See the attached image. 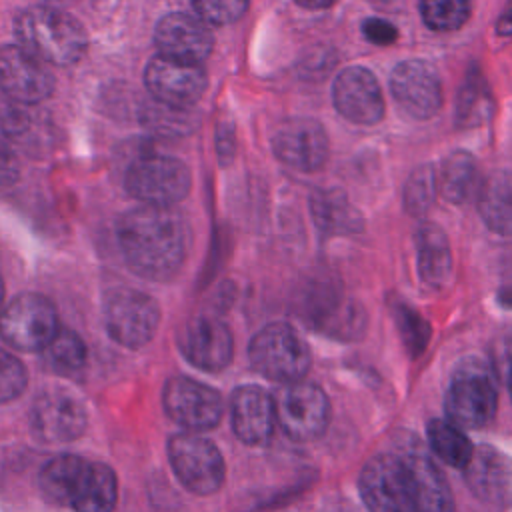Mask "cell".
<instances>
[{
	"instance_id": "10",
	"label": "cell",
	"mask_w": 512,
	"mask_h": 512,
	"mask_svg": "<svg viewBox=\"0 0 512 512\" xmlns=\"http://www.w3.org/2000/svg\"><path fill=\"white\" fill-rule=\"evenodd\" d=\"M160 324V306L146 292L118 288L104 302V326L110 338L126 348H140L152 340Z\"/></svg>"
},
{
	"instance_id": "29",
	"label": "cell",
	"mask_w": 512,
	"mask_h": 512,
	"mask_svg": "<svg viewBox=\"0 0 512 512\" xmlns=\"http://www.w3.org/2000/svg\"><path fill=\"white\" fill-rule=\"evenodd\" d=\"M428 442L432 452L448 466L464 470L472 456H474V446L470 438L462 432L460 426L452 424L450 420H432L428 424Z\"/></svg>"
},
{
	"instance_id": "12",
	"label": "cell",
	"mask_w": 512,
	"mask_h": 512,
	"mask_svg": "<svg viewBox=\"0 0 512 512\" xmlns=\"http://www.w3.org/2000/svg\"><path fill=\"white\" fill-rule=\"evenodd\" d=\"M144 84L158 102L172 108H188L204 96L208 76L200 64L158 54L146 66Z\"/></svg>"
},
{
	"instance_id": "38",
	"label": "cell",
	"mask_w": 512,
	"mask_h": 512,
	"mask_svg": "<svg viewBox=\"0 0 512 512\" xmlns=\"http://www.w3.org/2000/svg\"><path fill=\"white\" fill-rule=\"evenodd\" d=\"M362 30H364V36L374 44H390L398 36V30L390 22L380 18H368Z\"/></svg>"
},
{
	"instance_id": "21",
	"label": "cell",
	"mask_w": 512,
	"mask_h": 512,
	"mask_svg": "<svg viewBox=\"0 0 512 512\" xmlns=\"http://www.w3.org/2000/svg\"><path fill=\"white\" fill-rule=\"evenodd\" d=\"M230 414L236 436L246 444H264L274 432V400L262 388H236L230 398Z\"/></svg>"
},
{
	"instance_id": "41",
	"label": "cell",
	"mask_w": 512,
	"mask_h": 512,
	"mask_svg": "<svg viewBox=\"0 0 512 512\" xmlns=\"http://www.w3.org/2000/svg\"><path fill=\"white\" fill-rule=\"evenodd\" d=\"M2 300H4V282L0 278V306H2Z\"/></svg>"
},
{
	"instance_id": "32",
	"label": "cell",
	"mask_w": 512,
	"mask_h": 512,
	"mask_svg": "<svg viewBox=\"0 0 512 512\" xmlns=\"http://www.w3.org/2000/svg\"><path fill=\"white\" fill-rule=\"evenodd\" d=\"M48 362L58 370H80L86 364L88 350L84 340L68 328H60L54 340L46 346Z\"/></svg>"
},
{
	"instance_id": "33",
	"label": "cell",
	"mask_w": 512,
	"mask_h": 512,
	"mask_svg": "<svg viewBox=\"0 0 512 512\" xmlns=\"http://www.w3.org/2000/svg\"><path fill=\"white\" fill-rule=\"evenodd\" d=\"M436 170L422 166L416 168L404 188V204L412 214H424L436 196Z\"/></svg>"
},
{
	"instance_id": "6",
	"label": "cell",
	"mask_w": 512,
	"mask_h": 512,
	"mask_svg": "<svg viewBox=\"0 0 512 512\" xmlns=\"http://www.w3.org/2000/svg\"><path fill=\"white\" fill-rule=\"evenodd\" d=\"M58 330L56 308L46 296L18 294L0 310V338L16 350H46Z\"/></svg>"
},
{
	"instance_id": "17",
	"label": "cell",
	"mask_w": 512,
	"mask_h": 512,
	"mask_svg": "<svg viewBox=\"0 0 512 512\" xmlns=\"http://www.w3.org/2000/svg\"><path fill=\"white\" fill-rule=\"evenodd\" d=\"M336 110L350 122L376 124L384 114V98L376 76L362 66L344 68L332 86Z\"/></svg>"
},
{
	"instance_id": "36",
	"label": "cell",
	"mask_w": 512,
	"mask_h": 512,
	"mask_svg": "<svg viewBox=\"0 0 512 512\" xmlns=\"http://www.w3.org/2000/svg\"><path fill=\"white\" fill-rule=\"evenodd\" d=\"M396 320H398V328L402 334V340L406 344V348L412 354H418L424 350L428 336H430V328L428 324L420 318V314H416L414 310H410L408 306H398L396 308Z\"/></svg>"
},
{
	"instance_id": "42",
	"label": "cell",
	"mask_w": 512,
	"mask_h": 512,
	"mask_svg": "<svg viewBox=\"0 0 512 512\" xmlns=\"http://www.w3.org/2000/svg\"><path fill=\"white\" fill-rule=\"evenodd\" d=\"M48 2H52V4H50V6H56V4H58V2H66V0H48Z\"/></svg>"
},
{
	"instance_id": "34",
	"label": "cell",
	"mask_w": 512,
	"mask_h": 512,
	"mask_svg": "<svg viewBox=\"0 0 512 512\" xmlns=\"http://www.w3.org/2000/svg\"><path fill=\"white\" fill-rule=\"evenodd\" d=\"M196 16L206 24L226 26L244 16L248 0H190Z\"/></svg>"
},
{
	"instance_id": "24",
	"label": "cell",
	"mask_w": 512,
	"mask_h": 512,
	"mask_svg": "<svg viewBox=\"0 0 512 512\" xmlns=\"http://www.w3.org/2000/svg\"><path fill=\"white\" fill-rule=\"evenodd\" d=\"M482 182L476 158L464 150L448 154L436 170V186L440 194L456 204L478 196Z\"/></svg>"
},
{
	"instance_id": "4",
	"label": "cell",
	"mask_w": 512,
	"mask_h": 512,
	"mask_svg": "<svg viewBox=\"0 0 512 512\" xmlns=\"http://www.w3.org/2000/svg\"><path fill=\"white\" fill-rule=\"evenodd\" d=\"M248 356L262 376L282 384L302 380L310 368L308 344L284 322L264 326L252 338Z\"/></svg>"
},
{
	"instance_id": "13",
	"label": "cell",
	"mask_w": 512,
	"mask_h": 512,
	"mask_svg": "<svg viewBox=\"0 0 512 512\" xmlns=\"http://www.w3.org/2000/svg\"><path fill=\"white\" fill-rule=\"evenodd\" d=\"M54 78L46 64L20 44L0 48V90L18 104H38L52 94Z\"/></svg>"
},
{
	"instance_id": "23",
	"label": "cell",
	"mask_w": 512,
	"mask_h": 512,
	"mask_svg": "<svg viewBox=\"0 0 512 512\" xmlns=\"http://www.w3.org/2000/svg\"><path fill=\"white\" fill-rule=\"evenodd\" d=\"M118 500V480L110 466L86 462L74 488L70 508L74 512H112Z\"/></svg>"
},
{
	"instance_id": "14",
	"label": "cell",
	"mask_w": 512,
	"mask_h": 512,
	"mask_svg": "<svg viewBox=\"0 0 512 512\" xmlns=\"http://www.w3.org/2000/svg\"><path fill=\"white\" fill-rule=\"evenodd\" d=\"M394 100L418 120L434 116L442 106V86L436 70L424 60H404L390 76Z\"/></svg>"
},
{
	"instance_id": "25",
	"label": "cell",
	"mask_w": 512,
	"mask_h": 512,
	"mask_svg": "<svg viewBox=\"0 0 512 512\" xmlns=\"http://www.w3.org/2000/svg\"><path fill=\"white\" fill-rule=\"evenodd\" d=\"M482 220L498 234L512 236V172L500 170L488 176L478 192Z\"/></svg>"
},
{
	"instance_id": "7",
	"label": "cell",
	"mask_w": 512,
	"mask_h": 512,
	"mask_svg": "<svg viewBox=\"0 0 512 512\" xmlns=\"http://www.w3.org/2000/svg\"><path fill=\"white\" fill-rule=\"evenodd\" d=\"M168 458L186 490L208 496L220 490L226 466L220 450L198 432H178L168 440Z\"/></svg>"
},
{
	"instance_id": "37",
	"label": "cell",
	"mask_w": 512,
	"mask_h": 512,
	"mask_svg": "<svg viewBox=\"0 0 512 512\" xmlns=\"http://www.w3.org/2000/svg\"><path fill=\"white\" fill-rule=\"evenodd\" d=\"M20 176V164L10 144L0 138V188L12 186Z\"/></svg>"
},
{
	"instance_id": "19",
	"label": "cell",
	"mask_w": 512,
	"mask_h": 512,
	"mask_svg": "<svg viewBox=\"0 0 512 512\" xmlns=\"http://www.w3.org/2000/svg\"><path fill=\"white\" fill-rule=\"evenodd\" d=\"M180 350L184 358L200 370L220 372L232 360V334L228 326L212 316L190 320L180 334Z\"/></svg>"
},
{
	"instance_id": "3",
	"label": "cell",
	"mask_w": 512,
	"mask_h": 512,
	"mask_svg": "<svg viewBox=\"0 0 512 512\" xmlns=\"http://www.w3.org/2000/svg\"><path fill=\"white\" fill-rule=\"evenodd\" d=\"M498 408L492 368L480 358H466L452 374L444 400L448 420L460 428L486 426Z\"/></svg>"
},
{
	"instance_id": "11",
	"label": "cell",
	"mask_w": 512,
	"mask_h": 512,
	"mask_svg": "<svg viewBox=\"0 0 512 512\" xmlns=\"http://www.w3.org/2000/svg\"><path fill=\"white\" fill-rule=\"evenodd\" d=\"M162 404L166 414L188 432L210 430L224 414L220 392L188 376H174L166 382Z\"/></svg>"
},
{
	"instance_id": "31",
	"label": "cell",
	"mask_w": 512,
	"mask_h": 512,
	"mask_svg": "<svg viewBox=\"0 0 512 512\" xmlns=\"http://www.w3.org/2000/svg\"><path fill=\"white\" fill-rule=\"evenodd\" d=\"M422 20L436 32L460 28L470 14V0H418Z\"/></svg>"
},
{
	"instance_id": "8",
	"label": "cell",
	"mask_w": 512,
	"mask_h": 512,
	"mask_svg": "<svg viewBox=\"0 0 512 512\" xmlns=\"http://www.w3.org/2000/svg\"><path fill=\"white\" fill-rule=\"evenodd\" d=\"M276 424L296 442H310L324 434L330 422V402L324 390L308 382L282 384L272 396Z\"/></svg>"
},
{
	"instance_id": "18",
	"label": "cell",
	"mask_w": 512,
	"mask_h": 512,
	"mask_svg": "<svg viewBox=\"0 0 512 512\" xmlns=\"http://www.w3.org/2000/svg\"><path fill=\"white\" fill-rule=\"evenodd\" d=\"M86 420V410L80 400L62 390H50L38 396L30 412L34 434L50 444L78 438L86 428Z\"/></svg>"
},
{
	"instance_id": "39",
	"label": "cell",
	"mask_w": 512,
	"mask_h": 512,
	"mask_svg": "<svg viewBox=\"0 0 512 512\" xmlns=\"http://www.w3.org/2000/svg\"><path fill=\"white\" fill-rule=\"evenodd\" d=\"M300 6L310 8V10H320V8H328L334 0H296Z\"/></svg>"
},
{
	"instance_id": "28",
	"label": "cell",
	"mask_w": 512,
	"mask_h": 512,
	"mask_svg": "<svg viewBox=\"0 0 512 512\" xmlns=\"http://www.w3.org/2000/svg\"><path fill=\"white\" fill-rule=\"evenodd\" d=\"M312 214L320 230L330 234L354 232L360 228L362 220L354 206L340 190H320L312 196Z\"/></svg>"
},
{
	"instance_id": "16",
	"label": "cell",
	"mask_w": 512,
	"mask_h": 512,
	"mask_svg": "<svg viewBox=\"0 0 512 512\" xmlns=\"http://www.w3.org/2000/svg\"><path fill=\"white\" fill-rule=\"evenodd\" d=\"M154 44L160 56L200 64L214 46L206 22L186 12H170L154 28Z\"/></svg>"
},
{
	"instance_id": "5",
	"label": "cell",
	"mask_w": 512,
	"mask_h": 512,
	"mask_svg": "<svg viewBox=\"0 0 512 512\" xmlns=\"http://www.w3.org/2000/svg\"><path fill=\"white\" fill-rule=\"evenodd\" d=\"M126 190L148 206H174L192 188L190 168L166 154H146L136 158L124 176Z\"/></svg>"
},
{
	"instance_id": "30",
	"label": "cell",
	"mask_w": 512,
	"mask_h": 512,
	"mask_svg": "<svg viewBox=\"0 0 512 512\" xmlns=\"http://www.w3.org/2000/svg\"><path fill=\"white\" fill-rule=\"evenodd\" d=\"M492 112L490 90L478 72H470L460 88L456 102V118L462 126H474L486 120Z\"/></svg>"
},
{
	"instance_id": "20",
	"label": "cell",
	"mask_w": 512,
	"mask_h": 512,
	"mask_svg": "<svg viewBox=\"0 0 512 512\" xmlns=\"http://www.w3.org/2000/svg\"><path fill=\"white\" fill-rule=\"evenodd\" d=\"M464 474L480 500L500 508L512 506V458L508 454L492 446H480Z\"/></svg>"
},
{
	"instance_id": "9",
	"label": "cell",
	"mask_w": 512,
	"mask_h": 512,
	"mask_svg": "<svg viewBox=\"0 0 512 512\" xmlns=\"http://www.w3.org/2000/svg\"><path fill=\"white\" fill-rule=\"evenodd\" d=\"M358 488L370 512H416L410 472L400 456L370 458L360 472Z\"/></svg>"
},
{
	"instance_id": "15",
	"label": "cell",
	"mask_w": 512,
	"mask_h": 512,
	"mask_svg": "<svg viewBox=\"0 0 512 512\" xmlns=\"http://www.w3.org/2000/svg\"><path fill=\"white\" fill-rule=\"evenodd\" d=\"M272 148L276 158L286 166L312 172L328 158V136L320 122L312 118H292L276 128Z\"/></svg>"
},
{
	"instance_id": "22",
	"label": "cell",
	"mask_w": 512,
	"mask_h": 512,
	"mask_svg": "<svg viewBox=\"0 0 512 512\" xmlns=\"http://www.w3.org/2000/svg\"><path fill=\"white\" fill-rule=\"evenodd\" d=\"M400 458L410 472L416 512H454L452 490L432 456L420 448H412Z\"/></svg>"
},
{
	"instance_id": "26",
	"label": "cell",
	"mask_w": 512,
	"mask_h": 512,
	"mask_svg": "<svg viewBox=\"0 0 512 512\" xmlns=\"http://www.w3.org/2000/svg\"><path fill=\"white\" fill-rule=\"evenodd\" d=\"M418 270L426 284L442 286L452 272V256L448 238L434 224H422L416 234Z\"/></svg>"
},
{
	"instance_id": "40",
	"label": "cell",
	"mask_w": 512,
	"mask_h": 512,
	"mask_svg": "<svg viewBox=\"0 0 512 512\" xmlns=\"http://www.w3.org/2000/svg\"><path fill=\"white\" fill-rule=\"evenodd\" d=\"M500 302L504 304V306H508V308H512V286L510 288H506V290H502L500 292Z\"/></svg>"
},
{
	"instance_id": "1",
	"label": "cell",
	"mask_w": 512,
	"mask_h": 512,
	"mask_svg": "<svg viewBox=\"0 0 512 512\" xmlns=\"http://www.w3.org/2000/svg\"><path fill=\"white\" fill-rule=\"evenodd\" d=\"M118 244L138 276L168 280L184 264L188 228L172 206L142 204L118 220Z\"/></svg>"
},
{
	"instance_id": "2",
	"label": "cell",
	"mask_w": 512,
	"mask_h": 512,
	"mask_svg": "<svg viewBox=\"0 0 512 512\" xmlns=\"http://www.w3.org/2000/svg\"><path fill=\"white\" fill-rule=\"evenodd\" d=\"M16 36L24 50L44 64L70 66L88 48L84 26L66 10L56 6H36L24 10L16 20Z\"/></svg>"
},
{
	"instance_id": "35",
	"label": "cell",
	"mask_w": 512,
	"mask_h": 512,
	"mask_svg": "<svg viewBox=\"0 0 512 512\" xmlns=\"http://www.w3.org/2000/svg\"><path fill=\"white\" fill-rule=\"evenodd\" d=\"M26 368L10 352L0 348V404L18 398L26 388Z\"/></svg>"
},
{
	"instance_id": "43",
	"label": "cell",
	"mask_w": 512,
	"mask_h": 512,
	"mask_svg": "<svg viewBox=\"0 0 512 512\" xmlns=\"http://www.w3.org/2000/svg\"><path fill=\"white\" fill-rule=\"evenodd\" d=\"M510 396H512V368H510Z\"/></svg>"
},
{
	"instance_id": "27",
	"label": "cell",
	"mask_w": 512,
	"mask_h": 512,
	"mask_svg": "<svg viewBox=\"0 0 512 512\" xmlns=\"http://www.w3.org/2000/svg\"><path fill=\"white\" fill-rule=\"evenodd\" d=\"M88 460L76 454H60L52 458L40 472L42 494L60 506H70L74 488Z\"/></svg>"
}]
</instances>
